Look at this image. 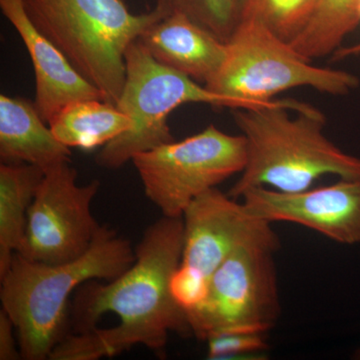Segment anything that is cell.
I'll return each mask as SVG.
<instances>
[{"mask_svg": "<svg viewBox=\"0 0 360 360\" xmlns=\"http://www.w3.org/2000/svg\"><path fill=\"white\" fill-rule=\"evenodd\" d=\"M182 217H162L146 229L136 259L108 283L89 281L77 288L68 326L72 331L53 348L51 360H97L135 345L165 354L170 333L193 335L186 310L170 292L181 262Z\"/></svg>", "mask_w": 360, "mask_h": 360, "instance_id": "1", "label": "cell"}, {"mask_svg": "<svg viewBox=\"0 0 360 360\" xmlns=\"http://www.w3.org/2000/svg\"><path fill=\"white\" fill-rule=\"evenodd\" d=\"M232 116L246 144L245 169L229 193L236 200L252 187L291 193L311 188L326 175L360 179V158L329 141L326 116L314 106L274 101L234 108Z\"/></svg>", "mask_w": 360, "mask_h": 360, "instance_id": "2", "label": "cell"}, {"mask_svg": "<svg viewBox=\"0 0 360 360\" xmlns=\"http://www.w3.org/2000/svg\"><path fill=\"white\" fill-rule=\"evenodd\" d=\"M135 259L129 241L105 225L86 252L71 262L45 264L15 253L0 277V300L18 333L22 359H49L68 333L71 293L89 281H113Z\"/></svg>", "mask_w": 360, "mask_h": 360, "instance_id": "3", "label": "cell"}, {"mask_svg": "<svg viewBox=\"0 0 360 360\" xmlns=\"http://www.w3.org/2000/svg\"><path fill=\"white\" fill-rule=\"evenodd\" d=\"M42 34L71 65L117 104L127 77L125 54L142 33L169 11L158 1L149 13H130L122 0H23Z\"/></svg>", "mask_w": 360, "mask_h": 360, "instance_id": "4", "label": "cell"}, {"mask_svg": "<svg viewBox=\"0 0 360 360\" xmlns=\"http://www.w3.org/2000/svg\"><path fill=\"white\" fill-rule=\"evenodd\" d=\"M310 63L262 23L243 20L227 42L224 65L205 86L252 108L267 105L276 94L295 87L345 96L359 84L352 73Z\"/></svg>", "mask_w": 360, "mask_h": 360, "instance_id": "5", "label": "cell"}, {"mask_svg": "<svg viewBox=\"0 0 360 360\" xmlns=\"http://www.w3.org/2000/svg\"><path fill=\"white\" fill-rule=\"evenodd\" d=\"M127 77L117 106L131 120V129L103 146L99 167L115 169L135 155L174 141L168 116L186 103L245 108L238 101L212 91L184 73L161 65L139 41L125 54Z\"/></svg>", "mask_w": 360, "mask_h": 360, "instance_id": "6", "label": "cell"}, {"mask_svg": "<svg viewBox=\"0 0 360 360\" xmlns=\"http://www.w3.org/2000/svg\"><path fill=\"white\" fill-rule=\"evenodd\" d=\"M281 240L239 246L210 278L205 302L187 310L191 333L200 340L225 333H264L281 315L274 255Z\"/></svg>", "mask_w": 360, "mask_h": 360, "instance_id": "7", "label": "cell"}, {"mask_svg": "<svg viewBox=\"0 0 360 360\" xmlns=\"http://www.w3.org/2000/svg\"><path fill=\"white\" fill-rule=\"evenodd\" d=\"M131 161L146 198L162 217H182L194 198L243 172L245 139L210 124L200 134L139 153Z\"/></svg>", "mask_w": 360, "mask_h": 360, "instance_id": "8", "label": "cell"}, {"mask_svg": "<svg viewBox=\"0 0 360 360\" xmlns=\"http://www.w3.org/2000/svg\"><path fill=\"white\" fill-rule=\"evenodd\" d=\"M99 187L98 180L78 184L77 169L70 162L44 172L16 253L45 264H60L82 257L101 226L91 212Z\"/></svg>", "mask_w": 360, "mask_h": 360, "instance_id": "9", "label": "cell"}, {"mask_svg": "<svg viewBox=\"0 0 360 360\" xmlns=\"http://www.w3.org/2000/svg\"><path fill=\"white\" fill-rule=\"evenodd\" d=\"M182 219L184 238L180 264L208 278L239 246L279 239L270 222L258 219L243 201L217 187L194 198Z\"/></svg>", "mask_w": 360, "mask_h": 360, "instance_id": "10", "label": "cell"}, {"mask_svg": "<svg viewBox=\"0 0 360 360\" xmlns=\"http://www.w3.org/2000/svg\"><path fill=\"white\" fill-rule=\"evenodd\" d=\"M238 200L270 224L291 222L340 245L360 243V179H340L331 186L291 193L252 187Z\"/></svg>", "mask_w": 360, "mask_h": 360, "instance_id": "11", "label": "cell"}, {"mask_svg": "<svg viewBox=\"0 0 360 360\" xmlns=\"http://www.w3.org/2000/svg\"><path fill=\"white\" fill-rule=\"evenodd\" d=\"M0 8L20 34L32 58L35 75L34 104L45 122H51L73 101H104L101 90L85 79L60 49L33 25L23 0H0Z\"/></svg>", "mask_w": 360, "mask_h": 360, "instance_id": "12", "label": "cell"}, {"mask_svg": "<svg viewBox=\"0 0 360 360\" xmlns=\"http://www.w3.org/2000/svg\"><path fill=\"white\" fill-rule=\"evenodd\" d=\"M139 41L161 65L203 85L226 58L227 44L179 11H169L149 26Z\"/></svg>", "mask_w": 360, "mask_h": 360, "instance_id": "13", "label": "cell"}, {"mask_svg": "<svg viewBox=\"0 0 360 360\" xmlns=\"http://www.w3.org/2000/svg\"><path fill=\"white\" fill-rule=\"evenodd\" d=\"M71 150L52 134L32 101L0 96V158L2 163H27L46 172L70 162Z\"/></svg>", "mask_w": 360, "mask_h": 360, "instance_id": "14", "label": "cell"}, {"mask_svg": "<svg viewBox=\"0 0 360 360\" xmlns=\"http://www.w3.org/2000/svg\"><path fill=\"white\" fill-rule=\"evenodd\" d=\"M52 134L68 148L91 150L131 129V120L115 104L84 99L65 106L49 122Z\"/></svg>", "mask_w": 360, "mask_h": 360, "instance_id": "15", "label": "cell"}, {"mask_svg": "<svg viewBox=\"0 0 360 360\" xmlns=\"http://www.w3.org/2000/svg\"><path fill=\"white\" fill-rule=\"evenodd\" d=\"M44 172L27 163L0 165V277L25 238L28 210Z\"/></svg>", "mask_w": 360, "mask_h": 360, "instance_id": "16", "label": "cell"}, {"mask_svg": "<svg viewBox=\"0 0 360 360\" xmlns=\"http://www.w3.org/2000/svg\"><path fill=\"white\" fill-rule=\"evenodd\" d=\"M359 4L360 0H317L309 23L290 44L310 61L333 53L359 25Z\"/></svg>", "mask_w": 360, "mask_h": 360, "instance_id": "17", "label": "cell"}, {"mask_svg": "<svg viewBox=\"0 0 360 360\" xmlns=\"http://www.w3.org/2000/svg\"><path fill=\"white\" fill-rule=\"evenodd\" d=\"M317 0H245L243 20H255L286 42L302 32Z\"/></svg>", "mask_w": 360, "mask_h": 360, "instance_id": "18", "label": "cell"}, {"mask_svg": "<svg viewBox=\"0 0 360 360\" xmlns=\"http://www.w3.org/2000/svg\"><path fill=\"white\" fill-rule=\"evenodd\" d=\"M169 11H179L221 41L231 40L243 20L245 0H158Z\"/></svg>", "mask_w": 360, "mask_h": 360, "instance_id": "19", "label": "cell"}, {"mask_svg": "<svg viewBox=\"0 0 360 360\" xmlns=\"http://www.w3.org/2000/svg\"><path fill=\"white\" fill-rule=\"evenodd\" d=\"M206 342L208 359H262L269 347L264 333H225Z\"/></svg>", "mask_w": 360, "mask_h": 360, "instance_id": "20", "label": "cell"}, {"mask_svg": "<svg viewBox=\"0 0 360 360\" xmlns=\"http://www.w3.org/2000/svg\"><path fill=\"white\" fill-rule=\"evenodd\" d=\"M169 288L175 302L187 311L205 302L210 288V278L180 264L170 279Z\"/></svg>", "mask_w": 360, "mask_h": 360, "instance_id": "21", "label": "cell"}, {"mask_svg": "<svg viewBox=\"0 0 360 360\" xmlns=\"http://www.w3.org/2000/svg\"><path fill=\"white\" fill-rule=\"evenodd\" d=\"M13 328V322L11 317L4 309H0V360L22 359L20 349L16 347Z\"/></svg>", "mask_w": 360, "mask_h": 360, "instance_id": "22", "label": "cell"}, {"mask_svg": "<svg viewBox=\"0 0 360 360\" xmlns=\"http://www.w3.org/2000/svg\"><path fill=\"white\" fill-rule=\"evenodd\" d=\"M356 54H360V44L345 47V49H338L335 52L333 58L335 59H342L347 58V56H356Z\"/></svg>", "mask_w": 360, "mask_h": 360, "instance_id": "23", "label": "cell"}, {"mask_svg": "<svg viewBox=\"0 0 360 360\" xmlns=\"http://www.w3.org/2000/svg\"><path fill=\"white\" fill-rule=\"evenodd\" d=\"M354 359L360 360V347L357 348V349L355 350L354 354Z\"/></svg>", "mask_w": 360, "mask_h": 360, "instance_id": "24", "label": "cell"}, {"mask_svg": "<svg viewBox=\"0 0 360 360\" xmlns=\"http://www.w3.org/2000/svg\"><path fill=\"white\" fill-rule=\"evenodd\" d=\"M359 18H360V4H359Z\"/></svg>", "mask_w": 360, "mask_h": 360, "instance_id": "25", "label": "cell"}]
</instances>
